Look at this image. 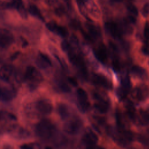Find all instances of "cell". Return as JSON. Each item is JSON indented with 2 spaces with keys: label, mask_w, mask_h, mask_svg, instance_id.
Wrapping results in <instances>:
<instances>
[{
  "label": "cell",
  "mask_w": 149,
  "mask_h": 149,
  "mask_svg": "<svg viewBox=\"0 0 149 149\" xmlns=\"http://www.w3.org/2000/svg\"><path fill=\"white\" fill-rule=\"evenodd\" d=\"M24 79L29 83L31 88H34L42 81V77L40 72L36 68L29 66L26 70Z\"/></svg>",
  "instance_id": "6da1fadb"
},
{
  "label": "cell",
  "mask_w": 149,
  "mask_h": 149,
  "mask_svg": "<svg viewBox=\"0 0 149 149\" xmlns=\"http://www.w3.org/2000/svg\"><path fill=\"white\" fill-rule=\"evenodd\" d=\"M54 130L53 125L48 120H42L36 126L37 134L42 137L47 138L51 136Z\"/></svg>",
  "instance_id": "7a4b0ae2"
},
{
  "label": "cell",
  "mask_w": 149,
  "mask_h": 149,
  "mask_svg": "<svg viewBox=\"0 0 149 149\" xmlns=\"http://www.w3.org/2000/svg\"><path fill=\"white\" fill-rule=\"evenodd\" d=\"M76 95L78 100L79 108L83 112H87L90 107L88 100V96L86 91L82 88H79L76 91Z\"/></svg>",
  "instance_id": "3957f363"
},
{
  "label": "cell",
  "mask_w": 149,
  "mask_h": 149,
  "mask_svg": "<svg viewBox=\"0 0 149 149\" xmlns=\"http://www.w3.org/2000/svg\"><path fill=\"white\" fill-rule=\"evenodd\" d=\"M16 94V91L12 86H0V101H9L15 98Z\"/></svg>",
  "instance_id": "277c9868"
},
{
  "label": "cell",
  "mask_w": 149,
  "mask_h": 149,
  "mask_svg": "<svg viewBox=\"0 0 149 149\" xmlns=\"http://www.w3.org/2000/svg\"><path fill=\"white\" fill-rule=\"evenodd\" d=\"M105 29L110 35L115 39H120L122 35V32L119 24L113 21L107 22L105 23Z\"/></svg>",
  "instance_id": "5b68a950"
},
{
  "label": "cell",
  "mask_w": 149,
  "mask_h": 149,
  "mask_svg": "<svg viewBox=\"0 0 149 149\" xmlns=\"http://www.w3.org/2000/svg\"><path fill=\"white\" fill-rule=\"evenodd\" d=\"M36 109L41 114L48 115L52 112L53 107L51 102L46 99L37 101L35 104Z\"/></svg>",
  "instance_id": "8992f818"
},
{
  "label": "cell",
  "mask_w": 149,
  "mask_h": 149,
  "mask_svg": "<svg viewBox=\"0 0 149 149\" xmlns=\"http://www.w3.org/2000/svg\"><path fill=\"white\" fill-rule=\"evenodd\" d=\"M81 127V121L79 119H75L67 122L64 126V130L68 134H75L79 132Z\"/></svg>",
  "instance_id": "52a82bcc"
},
{
  "label": "cell",
  "mask_w": 149,
  "mask_h": 149,
  "mask_svg": "<svg viewBox=\"0 0 149 149\" xmlns=\"http://www.w3.org/2000/svg\"><path fill=\"white\" fill-rule=\"evenodd\" d=\"M94 54L98 61L102 64H106L108 61V52L105 46L103 44L94 49Z\"/></svg>",
  "instance_id": "ba28073f"
},
{
  "label": "cell",
  "mask_w": 149,
  "mask_h": 149,
  "mask_svg": "<svg viewBox=\"0 0 149 149\" xmlns=\"http://www.w3.org/2000/svg\"><path fill=\"white\" fill-rule=\"evenodd\" d=\"M92 81L93 83L98 86L102 87L104 88L109 90L112 88V84L110 81L108 80V79L100 74H94L92 77Z\"/></svg>",
  "instance_id": "9c48e42d"
},
{
  "label": "cell",
  "mask_w": 149,
  "mask_h": 149,
  "mask_svg": "<svg viewBox=\"0 0 149 149\" xmlns=\"http://www.w3.org/2000/svg\"><path fill=\"white\" fill-rule=\"evenodd\" d=\"M14 74V68L10 65H4L0 69V79L5 83H9Z\"/></svg>",
  "instance_id": "30bf717a"
},
{
  "label": "cell",
  "mask_w": 149,
  "mask_h": 149,
  "mask_svg": "<svg viewBox=\"0 0 149 149\" xmlns=\"http://www.w3.org/2000/svg\"><path fill=\"white\" fill-rule=\"evenodd\" d=\"M68 56L69 61L73 65L76 66L79 70L87 68L83 58L71 50L68 52Z\"/></svg>",
  "instance_id": "8fae6325"
},
{
  "label": "cell",
  "mask_w": 149,
  "mask_h": 149,
  "mask_svg": "<svg viewBox=\"0 0 149 149\" xmlns=\"http://www.w3.org/2000/svg\"><path fill=\"white\" fill-rule=\"evenodd\" d=\"M13 42V36L9 31L6 30L0 31V48H7L9 47Z\"/></svg>",
  "instance_id": "7c38bea8"
},
{
  "label": "cell",
  "mask_w": 149,
  "mask_h": 149,
  "mask_svg": "<svg viewBox=\"0 0 149 149\" xmlns=\"http://www.w3.org/2000/svg\"><path fill=\"white\" fill-rule=\"evenodd\" d=\"M98 140V137L97 135L92 130H88L86 132L82 139V141L86 147L97 144Z\"/></svg>",
  "instance_id": "4fadbf2b"
},
{
  "label": "cell",
  "mask_w": 149,
  "mask_h": 149,
  "mask_svg": "<svg viewBox=\"0 0 149 149\" xmlns=\"http://www.w3.org/2000/svg\"><path fill=\"white\" fill-rule=\"evenodd\" d=\"M37 64L40 68L43 69L47 68L52 65L51 61L49 57L43 53L39 54L37 60Z\"/></svg>",
  "instance_id": "5bb4252c"
},
{
  "label": "cell",
  "mask_w": 149,
  "mask_h": 149,
  "mask_svg": "<svg viewBox=\"0 0 149 149\" xmlns=\"http://www.w3.org/2000/svg\"><path fill=\"white\" fill-rule=\"evenodd\" d=\"M147 89L145 86H140L136 88L133 91V95L138 101L144 100L147 95Z\"/></svg>",
  "instance_id": "9a60e30c"
},
{
  "label": "cell",
  "mask_w": 149,
  "mask_h": 149,
  "mask_svg": "<svg viewBox=\"0 0 149 149\" xmlns=\"http://www.w3.org/2000/svg\"><path fill=\"white\" fill-rule=\"evenodd\" d=\"M86 26L88 30L87 33L94 40L100 37V30L96 26L91 23H86Z\"/></svg>",
  "instance_id": "2e32d148"
},
{
  "label": "cell",
  "mask_w": 149,
  "mask_h": 149,
  "mask_svg": "<svg viewBox=\"0 0 149 149\" xmlns=\"http://www.w3.org/2000/svg\"><path fill=\"white\" fill-rule=\"evenodd\" d=\"M94 108L101 113H107L109 108V105L105 100L97 101L94 104Z\"/></svg>",
  "instance_id": "e0dca14e"
},
{
  "label": "cell",
  "mask_w": 149,
  "mask_h": 149,
  "mask_svg": "<svg viewBox=\"0 0 149 149\" xmlns=\"http://www.w3.org/2000/svg\"><path fill=\"white\" fill-rule=\"evenodd\" d=\"M27 11L30 15H31L32 16L38 18V19L41 20V21L44 20V17L42 16L39 8L36 5H34V4L30 5L29 6Z\"/></svg>",
  "instance_id": "ac0fdd59"
},
{
  "label": "cell",
  "mask_w": 149,
  "mask_h": 149,
  "mask_svg": "<svg viewBox=\"0 0 149 149\" xmlns=\"http://www.w3.org/2000/svg\"><path fill=\"white\" fill-rule=\"evenodd\" d=\"M131 72L134 75L141 79L146 78L147 73L146 70L142 67L138 65H134L131 68Z\"/></svg>",
  "instance_id": "d6986e66"
},
{
  "label": "cell",
  "mask_w": 149,
  "mask_h": 149,
  "mask_svg": "<svg viewBox=\"0 0 149 149\" xmlns=\"http://www.w3.org/2000/svg\"><path fill=\"white\" fill-rule=\"evenodd\" d=\"M58 112L62 119H65L69 115V111L68 106L64 104H59L58 105Z\"/></svg>",
  "instance_id": "ffe728a7"
},
{
  "label": "cell",
  "mask_w": 149,
  "mask_h": 149,
  "mask_svg": "<svg viewBox=\"0 0 149 149\" xmlns=\"http://www.w3.org/2000/svg\"><path fill=\"white\" fill-rule=\"evenodd\" d=\"M15 8L23 18H26L27 17V10L26 9L22 1H16Z\"/></svg>",
  "instance_id": "44dd1931"
},
{
  "label": "cell",
  "mask_w": 149,
  "mask_h": 149,
  "mask_svg": "<svg viewBox=\"0 0 149 149\" xmlns=\"http://www.w3.org/2000/svg\"><path fill=\"white\" fill-rule=\"evenodd\" d=\"M127 113L129 116V118L133 122H135L137 119L136 118V115L135 112V109L133 107V105L132 104V102H129L127 105Z\"/></svg>",
  "instance_id": "7402d4cb"
},
{
  "label": "cell",
  "mask_w": 149,
  "mask_h": 149,
  "mask_svg": "<svg viewBox=\"0 0 149 149\" xmlns=\"http://www.w3.org/2000/svg\"><path fill=\"white\" fill-rule=\"evenodd\" d=\"M115 118H116V123H117V126L118 127L119 130H120V131L124 130L125 126H124L123 117H122V115L119 111H116Z\"/></svg>",
  "instance_id": "603a6c76"
},
{
  "label": "cell",
  "mask_w": 149,
  "mask_h": 149,
  "mask_svg": "<svg viewBox=\"0 0 149 149\" xmlns=\"http://www.w3.org/2000/svg\"><path fill=\"white\" fill-rule=\"evenodd\" d=\"M55 33L62 37H66L68 35V31L66 27L58 25Z\"/></svg>",
  "instance_id": "cb8c5ba5"
},
{
  "label": "cell",
  "mask_w": 149,
  "mask_h": 149,
  "mask_svg": "<svg viewBox=\"0 0 149 149\" xmlns=\"http://www.w3.org/2000/svg\"><path fill=\"white\" fill-rule=\"evenodd\" d=\"M58 87H59V89L65 93H68L70 91V87L69 86V85L64 81H59L58 82Z\"/></svg>",
  "instance_id": "d4e9b609"
},
{
  "label": "cell",
  "mask_w": 149,
  "mask_h": 149,
  "mask_svg": "<svg viewBox=\"0 0 149 149\" xmlns=\"http://www.w3.org/2000/svg\"><path fill=\"white\" fill-rule=\"evenodd\" d=\"M69 26L72 29L74 30L81 29L80 22L75 19H73L70 20V22H69Z\"/></svg>",
  "instance_id": "484cf974"
},
{
  "label": "cell",
  "mask_w": 149,
  "mask_h": 149,
  "mask_svg": "<svg viewBox=\"0 0 149 149\" xmlns=\"http://www.w3.org/2000/svg\"><path fill=\"white\" fill-rule=\"evenodd\" d=\"M127 7V9L128 10V11L132 14L134 16H137L138 15V10L137 8H136V6L135 5H134L133 3H129L128 4H127L126 5Z\"/></svg>",
  "instance_id": "4316f807"
},
{
  "label": "cell",
  "mask_w": 149,
  "mask_h": 149,
  "mask_svg": "<svg viewBox=\"0 0 149 149\" xmlns=\"http://www.w3.org/2000/svg\"><path fill=\"white\" fill-rule=\"evenodd\" d=\"M108 45H109V48L111 52L113 54V55L116 56L118 54V52H119L118 46L113 42H112L111 41H109Z\"/></svg>",
  "instance_id": "83f0119b"
},
{
  "label": "cell",
  "mask_w": 149,
  "mask_h": 149,
  "mask_svg": "<svg viewBox=\"0 0 149 149\" xmlns=\"http://www.w3.org/2000/svg\"><path fill=\"white\" fill-rule=\"evenodd\" d=\"M112 66L113 70H115V72H118L120 71L121 66H120L119 61L116 58H115L113 59V61L112 62Z\"/></svg>",
  "instance_id": "f1b7e54d"
},
{
  "label": "cell",
  "mask_w": 149,
  "mask_h": 149,
  "mask_svg": "<svg viewBox=\"0 0 149 149\" xmlns=\"http://www.w3.org/2000/svg\"><path fill=\"white\" fill-rule=\"evenodd\" d=\"M58 24L57 23L55 22H54V21H51V22H48L47 24H46V27L47 28L51 31L53 32V33H55V31H56V29L58 27Z\"/></svg>",
  "instance_id": "f546056e"
},
{
  "label": "cell",
  "mask_w": 149,
  "mask_h": 149,
  "mask_svg": "<svg viewBox=\"0 0 149 149\" xmlns=\"http://www.w3.org/2000/svg\"><path fill=\"white\" fill-rule=\"evenodd\" d=\"M141 15L143 17H147L149 15V2H146L141 9Z\"/></svg>",
  "instance_id": "4dcf8cb0"
},
{
  "label": "cell",
  "mask_w": 149,
  "mask_h": 149,
  "mask_svg": "<svg viewBox=\"0 0 149 149\" xmlns=\"http://www.w3.org/2000/svg\"><path fill=\"white\" fill-rule=\"evenodd\" d=\"M61 48L63 51L68 52L69 51H70L71 46H70V43L68 41L63 40L61 42Z\"/></svg>",
  "instance_id": "1f68e13d"
},
{
  "label": "cell",
  "mask_w": 149,
  "mask_h": 149,
  "mask_svg": "<svg viewBox=\"0 0 149 149\" xmlns=\"http://www.w3.org/2000/svg\"><path fill=\"white\" fill-rule=\"evenodd\" d=\"M80 30H81V33L83 37L87 41L90 42H93L94 41V40L90 36V35L87 31H84L83 29H80Z\"/></svg>",
  "instance_id": "d6a6232c"
},
{
  "label": "cell",
  "mask_w": 149,
  "mask_h": 149,
  "mask_svg": "<svg viewBox=\"0 0 149 149\" xmlns=\"http://www.w3.org/2000/svg\"><path fill=\"white\" fill-rule=\"evenodd\" d=\"M12 8V2H0V9H10Z\"/></svg>",
  "instance_id": "836d02e7"
},
{
  "label": "cell",
  "mask_w": 149,
  "mask_h": 149,
  "mask_svg": "<svg viewBox=\"0 0 149 149\" xmlns=\"http://www.w3.org/2000/svg\"><path fill=\"white\" fill-rule=\"evenodd\" d=\"M144 38L147 40L149 39V23L146 22L144 27V33H143Z\"/></svg>",
  "instance_id": "e575fe53"
},
{
  "label": "cell",
  "mask_w": 149,
  "mask_h": 149,
  "mask_svg": "<svg viewBox=\"0 0 149 149\" xmlns=\"http://www.w3.org/2000/svg\"><path fill=\"white\" fill-rule=\"evenodd\" d=\"M65 8L62 6H60L56 8L55 10V12L56 15H57L58 16H59L63 15L65 13Z\"/></svg>",
  "instance_id": "d590c367"
},
{
  "label": "cell",
  "mask_w": 149,
  "mask_h": 149,
  "mask_svg": "<svg viewBox=\"0 0 149 149\" xmlns=\"http://www.w3.org/2000/svg\"><path fill=\"white\" fill-rule=\"evenodd\" d=\"M141 51L144 54L146 55H149V43H146L143 45L141 48Z\"/></svg>",
  "instance_id": "8d00e7d4"
},
{
  "label": "cell",
  "mask_w": 149,
  "mask_h": 149,
  "mask_svg": "<svg viewBox=\"0 0 149 149\" xmlns=\"http://www.w3.org/2000/svg\"><path fill=\"white\" fill-rule=\"evenodd\" d=\"M68 82L74 87H76L78 85L77 80L73 77H68Z\"/></svg>",
  "instance_id": "74e56055"
},
{
  "label": "cell",
  "mask_w": 149,
  "mask_h": 149,
  "mask_svg": "<svg viewBox=\"0 0 149 149\" xmlns=\"http://www.w3.org/2000/svg\"><path fill=\"white\" fill-rule=\"evenodd\" d=\"M125 20L129 23V24H135L136 22V19H135L134 17H133V16H128L126 19Z\"/></svg>",
  "instance_id": "f35d334b"
},
{
  "label": "cell",
  "mask_w": 149,
  "mask_h": 149,
  "mask_svg": "<svg viewBox=\"0 0 149 149\" xmlns=\"http://www.w3.org/2000/svg\"><path fill=\"white\" fill-rule=\"evenodd\" d=\"M20 149H33V147L30 144H24L20 147Z\"/></svg>",
  "instance_id": "ab89813d"
},
{
  "label": "cell",
  "mask_w": 149,
  "mask_h": 149,
  "mask_svg": "<svg viewBox=\"0 0 149 149\" xmlns=\"http://www.w3.org/2000/svg\"><path fill=\"white\" fill-rule=\"evenodd\" d=\"M71 41L73 43H74V44H77L79 42V40L78 38H77V37L75 35H72L71 36Z\"/></svg>",
  "instance_id": "60d3db41"
},
{
  "label": "cell",
  "mask_w": 149,
  "mask_h": 149,
  "mask_svg": "<svg viewBox=\"0 0 149 149\" xmlns=\"http://www.w3.org/2000/svg\"><path fill=\"white\" fill-rule=\"evenodd\" d=\"M86 148H87V149H105L104 147H101V146H97V144L94 145V146H90V147H86Z\"/></svg>",
  "instance_id": "b9f144b4"
},
{
  "label": "cell",
  "mask_w": 149,
  "mask_h": 149,
  "mask_svg": "<svg viewBox=\"0 0 149 149\" xmlns=\"http://www.w3.org/2000/svg\"><path fill=\"white\" fill-rule=\"evenodd\" d=\"M2 116H3V114H2V112H0V119L2 118Z\"/></svg>",
  "instance_id": "7bdbcfd3"
},
{
  "label": "cell",
  "mask_w": 149,
  "mask_h": 149,
  "mask_svg": "<svg viewBox=\"0 0 149 149\" xmlns=\"http://www.w3.org/2000/svg\"><path fill=\"white\" fill-rule=\"evenodd\" d=\"M45 149H52L51 147H47L46 148H45Z\"/></svg>",
  "instance_id": "ee69618b"
}]
</instances>
